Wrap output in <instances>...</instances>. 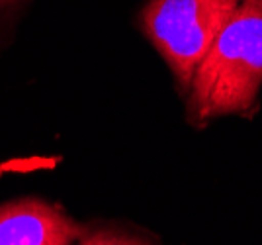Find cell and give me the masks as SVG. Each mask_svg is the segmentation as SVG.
I'll list each match as a JSON object with an SVG mask.
<instances>
[{
  "label": "cell",
  "instance_id": "5",
  "mask_svg": "<svg viewBox=\"0 0 262 245\" xmlns=\"http://www.w3.org/2000/svg\"><path fill=\"white\" fill-rule=\"evenodd\" d=\"M8 2H12V0H0V6H2V4H8Z\"/></svg>",
  "mask_w": 262,
  "mask_h": 245
},
{
  "label": "cell",
  "instance_id": "2",
  "mask_svg": "<svg viewBox=\"0 0 262 245\" xmlns=\"http://www.w3.org/2000/svg\"><path fill=\"white\" fill-rule=\"evenodd\" d=\"M239 4L241 0H149L141 14L143 30L182 89H190L202 59Z\"/></svg>",
  "mask_w": 262,
  "mask_h": 245
},
{
  "label": "cell",
  "instance_id": "4",
  "mask_svg": "<svg viewBox=\"0 0 262 245\" xmlns=\"http://www.w3.org/2000/svg\"><path fill=\"white\" fill-rule=\"evenodd\" d=\"M241 2H251V4H254V6L262 8V0H241Z\"/></svg>",
  "mask_w": 262,
  "mask_h": 245
},
{
  "label": "cell",
  "instance_id": "1",
  "mask_svg": "<svg viewBox=\"0 0 262 245\" xmlns=\"http://www.w3.org/2000/svg\"><path fill=\"white\" fill-rule=\"evenodd\" d=\"M262 85V8L241 2L202 59L190 85L196 122L247 112Z\"/></svg>",
  "mask_w": 262,
  "mask_h": 245
},
{
  "label": "cell",
  "instance_id": "3",
  "mask_svg": "<svg viewBox=\"0 0 262 245\" xmlns=\"http://www.w3.org/2000/svg\"><path fill=\"white\" fill-rule=\"evenodd\" d=\"M86 230L37 198L0 206V245H69Z\"/></svg>",
  "mask_w": 262,
  "mask_h": 245
}]
</instances>
